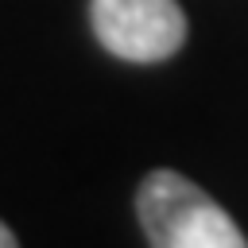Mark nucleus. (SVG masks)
<instances>
[{"instance_id":"f257e3e1","label":"nucleus","mask_w":248,"mask_h":248,"mask_svg":"<svg viewBox=\"0 0 248 248\" xmlns=\"http://www.w3.org/2000/svg\"><path fill=\"white\" fill-rule=\"evenodd\" d=\"M136 213L155 248H244L240 225L178 170H151L140 182Z\"/></svg>"},{"instance_id":"f03ea898","label":"nucleus","mask_w":248,"mask_h":248,"mask_svg":"<svg viewBox=\"0 0 248 248\" xmlns=\"http://www.w3.org/2000/svg\"><path fill=\"white\" fill-rule=\"evenodd\" d=\"M89 23L101 46L128 62H163L190 31L178 0H89Z\"/></svg>"},{"instance_id":"7ed1b4c3","label":"nucleus","mask_w":248,"mask_h":248,"mask_svg":"<svg viewBox=\"0 0 248 248\" xmlns=\"http://www.w3.org/2000/svg\"><path fill=\"white\" fill-rule=\"evenodd\" d=\"M12 244H16V232H12V229L0 221V248H12Z\"/></svg>"}]
</instances>
